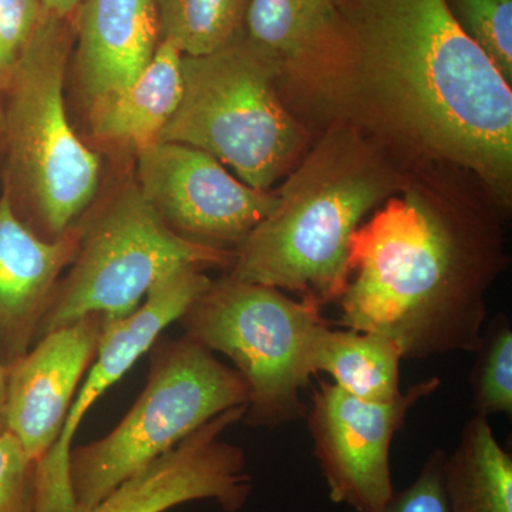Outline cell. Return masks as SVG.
Listing matches in <instances>:
<instances>
[{
	"mask_svg": "<svg viewBox=\"0 0 512 512\" xmlns=\"http://www.w3.org/2000/svg\"><path fill=\"white\" fill-rule=\"evenodd\" d=\"M346 92L377 126L511 202L512 92L446 0H355Z\"/></svg>",
	"mask_w": 512,
	"mask_h": 512,
	"instance_id": "obj_1",
	"label": "cell"
},
{
	"mask_svg": "<svg viewBox=\"0 0 512 512\" xmlns=\"http://www.w3.org/2000/svg\"><path fill=\"white\" fill-rule=\"evenodd\" d=\"M500 264L493 229L403 192L353 234L339 325L392 339L403 359L474 353Z\"/></svg>",
	"mask_w": 512,
	"mask_h": 512,
	"instance_id": "obj_2",
	"label": "cell"
},
{
	"mask_svg": "<svg viewBox=\"0 0 512 512\" xmlns=\"http://www.w3.org/2000/svg\"><path fill=\"white\" fill-rule=\"evenodd\" d=\"M400 188L369 141L333 128L276 191L274 211L237 249L228 278L301 293L320 306L340 299L353 234Z\"/></svg>",
	"mask_w": 512,
	"mask_h": 512,
	"instance_id": "obj_3",
	"label": "cell"
},
{
	"mask_svg": "<svg viewBox=\"0 0 512 512\" xmlns=\"http://www.w3.org/2000/svg\"><path fill=\"white\" fill-rule=\"evenodd\" d=\"M70 49L69 19L43 15L3 87L2 188L23 224L46 241L82 220L100 185L99 154L67 116Z\"/></svg>",
	"mask_w": 512,
	"mask_h": 512,
	"instance_id": "obj_4",
	"label": "cell"
},
{
	"mask_svg": "<svg viewBox=\"0 0 512 512\" xmlns=\"http://www.w3.org/2000/svg\"><path fill=\"white\" fill-rule=\"evenodd\" d=\"M183 96L160 141L200 148L242 183L268 191L305 144L278 92L281 70L245 36L205 56H183Z\"/></svg>",
	"mask_w": 512,
	"mask_h": 512,
	"instance_id": "obj_5",
	"label": "cell"
},
{
	"mask_svg": "<svg viewBox=\"0 0 512 512\" xmlns=\"http://www.w3.org/2000/svg\"><path fill=\"white\" fill-rule=\"evenodd\" d=\"M143 392L106 436L70 453L76 512H86L151 461L208 421L248 406V387L234 367L187 336L156 340Z\"/></svg>",
	"mask_w": 512,
	"mask_h": 512,
	"instance_id": "obj_6",
	"label": "cell"
},
{
	"mask_svg": "<svg viewBox=\"0 0 512 512\" xmlns=\"http://www.w3.org/2000/svg\"><path fill=\"white\" fill-rule=\"evenodd\" d=\"M311 299L288 298L271 286L211 282L178 322L184 336L227 356L248 387L244 420L256 429H278L305 419L302 392L313 376V335L326 322Z\"/></svg>",
	"mask_w": 512,
	"mask_h": 512,
	"instance_id": "obj_7",
	"label": "cell"
},
{
	"mask_svg": "<svg viewBox=\"0 0 512 512\" xmlns=\"http://www.w3.org/2000/svg\"><path fill=\"white\" fill-rule=\"evenodd\" d=\"M235 254L171 231L128 184L80 220V244L57 282L37 339L84 316L126 318L163 279L184 268L229 265Z\"/></svg>",
	"mask_w": 512,
	"mask_h": 512,
	"instance_id": "obj_8",
	"label": "cell"
},
{
	"mask_svg": "<svg viewBox=\"0 0 512 512\" xmlns=\"http://www.w3.org/2000/svg\"><path fill=\"white\" fill-rule=\"evenodd\" d=\"M439 377L421 380L389 403L366 402L335 383L313 389L306 421L330 500L355 512H384L396 493L390 450L410 409L440 389Z\"/></svg>",
	"mask_w": 512,
	"mask_h": 512,
	"instance_id": "obj_9",
	"label": "cell"
},
{
	"mask_svg": "<svg viewBox=\"0 0 512 512\" xmlns=\"http://www.w3.org/2000/svg\"><path fill=\"white\" fill-rule=\"evenodd\" d=\"M137 156V187L171 231L235 254L274 211L276 192L255 190L200 148L158 141Z\"/></svg>",
	"mask_w": 512,
	"mask_h": 512,
	"instance_id": "obj_10",
	"label": "cell"
},
{
	"mask_svg": "<svg viewBox=\"0 0 512 512\" xmlns=\"http://www.w3.org/2000/svg\"><path fill=\"white\" fill-rule=\"evenodd\" d=\"M211 282L204 269H181L158 282L136 311L109 323L92 365L74 396L59 439L36 464L37 512H76L69 461L74 437L84 417L151 349L164 330L180 320Z\"/></svg>",
	"mask_w": 512,
	"mask_h": 512,
	"instance_id": "obj_11",
	"label": "cell"
},
{
	"mask_svg": "<svg viewBox=\"0 0 512 512\" xmlns=\"http://www.w3.org/2000/svg\"><path fill=\"white\" fill-rule=\"evenodd\" d=\"M245 412L247 407H234L208 421L86 512H167L194 501H214L225 512L241 511L254 481L245 451L222 436L244 420Z\"/></svg>",
	"mask_w": 512,
	"mask_h": 512,
	"instance_id": "obj_12",
	"label": "cell"
},
{
	"mask_svg": "<svg viewBox=\"0 0 512 512\" xmlns=\"http://www.w3.org/2000/svg\"><path fill=\"white\" fill-rule=\"evenodd\" d=\"M110 320L100 313L36 340L8 367L6 431L39 463L55 446Z\"/></svg>",
	"mask_w": 512,
	"mask_h": 512,
	"instance_id": "obj_13",
	"label": "cell"
},
{
	"mask_svg": "<svg viewBox=\"0 0 512 512\" xmlns=\"http://www.w3.org/2000/svg\"><path fill=\"white\" fill-rule=\"evenodd\" d=\"M80 244V221L46 241L26 227L0 191V363L12 366L39 335L57 282Z\"/></svg>",
	"mask_w": 512,
	"mask_h": 512,
	"instance_id": "obj_14",
	"label": "cell"
},
{
	"mask_svg": "<svg viewBox=\"0 0 512 512\" xmlns=\"http://www.w3.org/2000/svg\"><path fill=\"white\" fill-rule=\"evenodd\" d=\"M77 18L76 79L89 106L123 89L160 45L156 0H82Z\"/></svg>",
	"mask_w": 512,
	"mask_h": 512,
	"instance_id": "obj_15",
	"label": "cell"
},
{
	"mask_svg": "<svg viewBox=\"0 0 512 512\" xmlns=\"http://www.w3.org/2000/svg\"><path fill=\"white\" fill-rule=\"evenodd\" d=\"M181 63L183 55L161 40L140 76L87 106L92 136L136 154L158 143L183 96Z\"/></svg>",
	"mask_w": 512,
	"mask_h": 512,
	"instance_id": "obj_16",
	"label": "cell"
},
{
	"mask_svg": "<svg viewBox=\"0 0 512 512\" xmlns=\"http://www.w3.org/2000/svg\"><path fill=\"white\" fill-rule=\"evenodd\" d=\"M403 353L392 339L373 332L320 325L313 335L311 369L335 380L343 392L366 402L389 403L402 396Z\"/></svg>",
	"mask_w": 512,
	"mask_h": 512,
	"instance_id": "obj_17",
	"label": "cell"
},
{
	"mask_svg": "<svg viewBox=\"0 0 512 512\" xmlns=\"http://www.w3.org/2000/svg\"><path fill=\"white\" fill-rule=\"evenodd\" d=\"M448 512H512V456L495 439L487 417L464 424L443 467Z\"/></svg>",
	"mask_w": 512,
	"mask_h": 512,
	"instance_id": "obj_18",
	"label": "cell"
},
{
	"mask_svg": "<svg viewBox=\"0 0 512 512\" xmlns=\"http://www.w3.org/2000/svg\"><path fill=\"white\" fill-rule=\"evenodd\" d=\"M338 8L339 0H249L245 39L284 73L328 42Z\"/></svg>",
	"mask_w": 512,
	"mask_h": 512,
	"instance_id": "obj_19",
	"label": "cell"
},
{
	"mask_svg": "<svg viewBox=\"0 0 512 512\" xmlns=\"http://www.w3.org/2000/svg\"><path fill=\"white\" fill-rule=\"evenodd\" d=\"M249 0H156L160 37L183 56H205L241 37Z\"/></svg>",
	"mask_w": 512,
	"mask_h": 512,
	"instance_id": "obj_20",
	"label": "cell"
},
{
	"mask_svg": "<svg viewBox=\"0 0 512 512\" xmlns=\"http://www.w3.org/2000/svg\"><path fill=\"white\" fill-rule=\"evenodd\" d=\"M471 373L473 407L477 416L512 414V328L510 318L498 315L485 325Z\"/></svg>",
	"mask_w": 512,
	"mask_h": 512,
	"instance_id": "obj_21",
	"label": "cell"
},
{
	"mask_svg": "<svg viewBox=\"0 0 512 512\" xmlns=\"http://www.w3.org/2000/svg\"><path fill=\"white\" fill-rule=\"evenodd\" d=\"M458 26L512 84V0H446Z\"/></svg>",
	"mask_w": 512,
	"mask_h": 512,
	"instance_id": "obj_22",
	"label": "cell"
},
{
	"mask_svg": "<svg viewBox=\"0 0 512 512\" xmlns=\"http://www.w3.org/2000/svg\"><path fill=\"white\" fill-rule=\"evenodd\" d=\"M36 464L9 431L0 433V512H37Z\"/></svg>",
	"mask_w": 512,
	"mask_h": 512,
	"instance_id": "obj_23",
	"label": "cell"
},
{
	"mask_svg": "<svg viewBox=\"0 0 512 512\" xmlns=\"http://www.w3.org/2000/svg\"><path fill=\"white\" fill-rule=\"evenodd\" d=\"M42 18L39 0H0V76L3 87Z\"/></svg>",
	"mask_w": 512,
	"mask_h": 512,
	"instance_id": "obj_24",
	"label": "cell"
},
{
	"mask_svg": "<svg viewBox=\"0 0 512 512\" xmlns=\"http://www.w3.org/2000/svg\"><path fill=\"white\" fill-rule=\"evenodd\" d=\"M446 453L434 450L406 490L394 493L384 512H448L443 487Z\"/></svg>",
	"mask_w": 512,
	"mask_h": 512,
	"instance_id": "obj_25",
	"label": "cell"
},
{
	"mask_svg": "<svg viewBox=\"0 0 512 512\" xmlns=\"http://www.w3.org/2000/svg\"><path fill=\"white\" fill-rule=\"evenodd\" d=\"M43 15L53 18L70 19V16L79 9L82 0H39Z\"/></svg>",
	"mask_w": 512,
	"mask_h": 512,
	"instance_id": "obj_26",
	"label": "cell"
},
{
	"mask_svg": "<svg viewBox=\"0 0 512 512\" xmlns=\"http://www.w3.org/2000/svg\"><path fill=\"white\" fill-rule=\"evenodd\" d=\"M6 383H8V367L0 363V433L6 431Z\"/></svg>",
	"mask_w": 512,
	"mask_h": 512,
	"instance_id": "obj_27",
	"label": "cell"
},
{
	"mask_svg": "<svg viewBox=\"0 0 512 512\" xmlns=\"http://www.w3.org/2000/svg\"><path fill=\"white\" fill-rule=\"evenodd\" d=\"M2 123H3V80H2V76H0V133H2Z\"/></svg>",
	"mask_w": 512,
	"mask_h": 512,
	"instance_id": "obj_28",
	"label": "cell"
},
{
	"mask_svg": "<svg viewBox=\"0 0 512 512\" xmlns=\"http://www.w3.org/2000/svg\"><path fill=\"white\" fill-rule=\"evenodd\" d=\"M2 170H3V141H2V133H0V181H2Z\"/></svg>",
	"mask_w": 512,
	"mask_h": 512,
	"instance_id": "obj_29",
	"label": "cell"
}]
</instances>
